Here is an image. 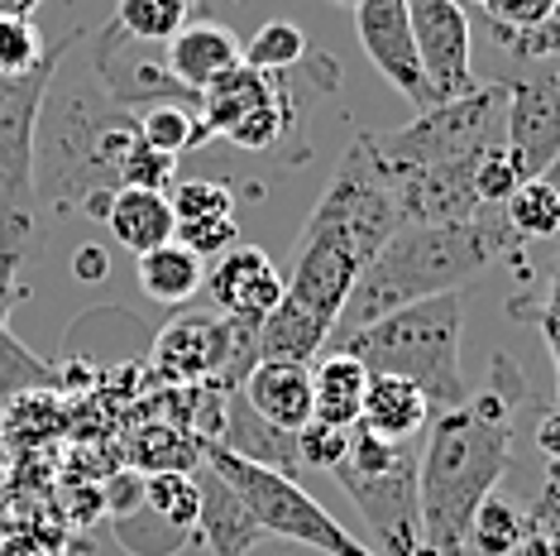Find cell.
<instances>
[{"mask_svg": "<svg viewBox=\"0 0 560 556\" xmlns=\"http://www.w3.org/2000/svg\"><path fill=\"white\" fill-rule=\"evenodd\" d=\"M330 475L369 523L378 556H417V547H422V499H417L412 451L364 432V427H350V451Z\"/></svg>", "mask_w": 560, "mask_h": 556, "instance_id": "cell-5", "label": "cell"}, {"mask_svg": "<svg viewBox=\"0 0 560 556\" xmlns=\"http://www.w3.org/2000/svg\"><path fill=\"white\" fill-rule=\"evenodd\" d=\"M173 240L187 250V255H197L201 264H215L225 255V250H235L240 245V225L235 217H215V221H177V231Z\"/></svg>", "mask_w": 560, "mask_h": 556, "instance_id": "cell-35", "label": "cell"}, {"mask_svg": "<svg viewBox=\"0 0 560 556\" xmlns=\"http://www.w3.org/2000/svg\"><path fill=\"white\" fill-rule=\"evenodd\" d=\"M215 447L235 451V456H245L254 465H269V471H283V475L298 471V447H292V437L273 432L264 417H254L240 394H225V422H221V441H215Z\"/></svg>", "mask_w": 560, "mask_h": 556, "instance_id": "cell-21", "label": "cell"}, {"mask_svg": "<svg viewBox=\"0 0 560 556\" xmlns=\"http://www.w3.org/2000/svg\"><path fill=\"white\" fill-rule=\"evenodd\" d=\"M197 489H201V513H197V542H207L211 556H245L259 547V523L249 509L235 499V489L207 465H197Z\"/></svg>", "mask_w": 560, "mask_h": 556, "instance_id": "cell-15", "label": "cell"}, {"mask_svg": "<svg viewBox=\"0 0 560 556\" xmlns=\"http://www.w3.org/2000/svg\"><path fill=\"white\" fill-rule=\"evenodd\" d=\"M273 101V72H254V68H231L225 78H215L207 92H201V125H207V135H231L240 120L249 116V111L269 106Z\"/></svg>", "mask_w": 560, "mask_h": 556, "instance_id": "cell-22", "label": "cell"}, {"mask_svg": "<svg viewBox=\"0 0 560 556\" xmlns=\"http://www.w3.org/2000/svg\"><path fill=\"white\" fill-rule=\"evenodd\" d=\"M503 149L517 178H546L560 159V78L537 72V78L503 82Z\"/></svg>", "mask_w": 560, "mask_h": 556, "instance_id": "cell-8", "label": "cell"}, {"mask_svg": "<svg viewBox=\"0 0 560 556\" xmlns=\"http://www.w3.org/2000/svg\"><path fill=\"white\" fill-rule=\"evenodd\" d=\"M307 58V34L292 20H269L264 30H254V39L245 44V68L254 72H288Z\"/></svg>", "mask_w": 560, "mask_h": 556, "instance_id": "cell-31", "label": "cell"}, {"mask_svg": "<svg viewBox=\"0 0 560 556\" xmlns=\"http://www.w3.org/2000/svg\"><path fill=\"white\" fill-rule=\"evenodd\" d=\"M483 5H489V0H483Z\"/></svg>", "mask_w": 560, "mask_h": 556, "instance_id": "cell-49", "label": "cell"}, {"mask_svg": "<svg viewBox=\"0 0 560 556\" xmlns=\"http://www.w3.org/2000/svg\"><path fill=\"white\" fill-rule=\"evenodd\" d=\"M20 269H24V255H10V250H0V332H10V312H15L20 302Z\"/></svg>", "mask_w": 560, "mask_h": 556, "instance_id": "cell-39", "label": "cell"}, {"mask_svg": "<svg viewBox=\"0 0 560 556\" xmlns=\"http://www.w3.org/2000/svg\"><path fill=\"white\" fill-rule=\"evenodd\" d=\"M508 317L532 322L546 336L551 360H556V398H560V259H556V278L546 288V298H508Z\"/></svg>", "mask_w": 560, "mask_h": 556, "instance_id": "cell-34", "label": "cell"}, {"mask_svg": "<svg viewBox=\"0 0 560 556\" xmlns=\"http://www.w3.org/2000/svg\"><path fill=\"white\" fill-rule=\"evenodd\" d=\"M215 322L221 317H187L168 322L154 340V374L168 379L177 389H192V384H211L215 374Z\"/></svg>", "mask_w": 560, "mask_h": 556, "instance_id": "cell-14", "label": "cell"}, {"mask_svg": "<svg viewBox=\"0 0 560 556\" xmlns=\"http://www.w3.org/2000/svg\"><path fill=\"white\" fill-rule=\"evenodd\" d=\"M30 389L62 394V374L48 360L34 356L24 340H15L10 332H0V403H10L15 394H30Z\"/></svg>", "mask_w": 560, "mask_h": 556, "instance_id": "cell-29", "label": "cell"}, {"mask_svg": "<svg viewBox=\"0 0 560 556\" xmlns=\"http://www.w3.org/2000/svg\"><path fill=\"white\" fill-rule=\"evenodd\" d=\"M402 231V211L384 178L374 173V163L364 154V139L354 135V144L346 149V159L336 163L326 193L316 197L307 225H302V245H322L336 250L340 259H350L354 269H369L374 255Z\"/></svg>", "mask_w": 560, "mask_h": 556, "instance_id": "cell-7", "label": "cell"}, {"mask_svg": "<svg viewBox=\"0 0 560 556\" xmlns=\"http://www.w3.org/2000/svg\"><path fill=\"white\" fill-rule=\"evenodd\" d=\"M240 398H245L249 413L264 417L273 432L298 437L302 427L312 422V370H302V364L259 360L245 384H240Z\"/></svg>", "mask_w": 560, "mask_h": 556, "instance_id": "cell-12", "label": "cell"}, {"mask_svg": "<svg viewBox=\"0 0 560 556\" xmlns=\"http://www.w3.org/2000/svg\"><path fill=\"white\" fill-rule=\"evenodd\" d=\"M62 432H68V413L48 389L15 394L0 413V441H5L10 456H44Z\"/></svg>", "mask_w": 560, "mask_h": 556, "instance_id": "cell-20", "label": "cell"}, {"mask_svg": "<svg viewBox=\"0 0 560 556\" xmlns=\"http://www.w3.org/2000/svg\"><path fill=\"white\" fill-rule=\"evenodd\" d=\"M187 0H120L110 24L135 44H168L187 24Z\"/></svg>", "mask_w": 560, "mask_h": 556, "instance_id": "cell-28", "label": "cell"}, {"mask_svg": "<svg viewBox=\"0 0 560 556\" xmlns=\"http://www.w3.org/2000/svg\"><path fill=\"white\" fill-rule=\"evenodd\" d=\"M537 451L546 461H560V408H551L537 422Z\"/></svg>", "mask_w": 560, "mask_h": 556, "instance_id": "cell-41", "label": "cell"}, {"mask_svg": "<svg viewBox=\"0 0 560 556\" xmlns=\"http://www.w3.org/2000/svg\"><path fill=\"white\" fill-rule=\"evenodd\" d=\"M503 221L522 245H527V240H556L560 235V193L546 178L517 183V193L503 201Z\"/></svg>", "mask_w": 560, "mask_h": 556, "instance_id": "cell-24", "label": "cell"}, {"mask_svg": "<svg viewBox=\"0 0 560 556\" xmlns=\"http://www.w3.org/2000/svg\"><path fill=\"white\" fill-rule=\"evenodd\" d=\"M364 389H369V370L346 350H326L312 364V417L326 427H350L360 422L364 408Z\"/></svg>", "mask_w": 560, "mask_h": 556, "instance_id": "cell-19", "label": "cell"}, {"mask_svg": "<svg viewBox=\"0 0 560 556\" xmlns=\"http://www.w3.org/2000/svg\"><path fill=\"white\" fill-rule=\"evenodd\" d=\"M546 489H551V495H560V461H551V471H546Z\"/></svg>", "mask_w": 560, "mask_h": 556, "instance_id": "cell-43", "label": "cell"}, {"mask_svg": "<svg viewBox=\"0 0 560 556\" xmlns=\"http://www.w3.org/2000/svg\"><path fill=\"white\" fill-rule=\"evenodd\" d=\"M499 259L513 264L522 283L532 278L527 259H522V240L508 231V221H503V207L479 211L475 221L402 225V231L374 255V264L354 278L346 312L336 317L330 340L360 332V326L388 317V312L412 308V302L460 293L465 283H475V278Z\"/></svg>", "mask_w": 560, "mask_h": 556, "instance_id": "cell-2", "label": "cell"}, {"mask_svg": "<svg viewBox=\"0 0 560 556\" xmlns=\"http://www.w3.org/2000/svg\"><path fill=\"white\" fill-rule=\"evenodd\" d=\"M522 547V509L503 495H489L469 523L465 552L469 556H513Z\"/></svg>", "mask_w": 560, "mask_h": 556, "instance_id": "cell-27", "label": "cell"}, {"mask_svg": "<svg viewBox=\"0 0 560 556\" xmlns=\"http://www.w3.org/2000/svg\"><path fill=\"white\" fill-rule=\"evenodd\" d=\"M44 0H0V20H34Z\"/></svg>", "mask_w": 560, "mask_h": 556, "instance_id": "cell-42", "label": "cell"}, {"mask_svg": "<svg viewBox=\"0 0 560 556\" xmlns=\"http://www.w3.org/2000/svg\"><path fill=\"white\" fill-rule=\"evenodd\" d=\"M412 15V39L422 58V78L431 101H460L479 86L469 68V15L460 0H407Z\"/></svg>", "mask_w": 560, "mask_h": 556, "instance_id": "cell-9", "label": "cell"}, {"mask_svg": "<svg viewBox=\"0 0 560 556\" xmlns=\"http://www.w3.org/2000/svg\"><path fill=\"white\" fill-rule=\"evenodd\" d=\"M135 274H139V288H144L154 302L163 308H177V302L197 298L201 283H207V264L197 255H187L183 245H163V250H149V255L135 259Z\"/></svg>", "mask_w": 560, "mask_h": 556, "instance_id": "cell-23", "label": "cell"}, {"mask_svg": "<svg viewBox=\"0 0 560 556\" xmlns=\"http://www.w3.org/2000/svg\"><path fill=\"white\" fill-rule=\"evenodd\" d=\"M431 422V403L422 389H412L407 379H388V374H369V389H364V408H360V422L364 432L384 437V441H398L407 447L422 427Z\"/></svg>", "mask_w": 560, "mask_h": 556, "instance_id": "cell-17", "label": "cell"}, {"mask_svg": "<svg viewBox=\"0 0 560 556\" xmlns=\"http://www.w3.org/2000/svg\"><path fill=\"white\" fill-rule=\"evenodd\" d=\"M460 556H469V552H460Z\"/></svg>", "mask_w": 560, "mask_h": 556, "instance_id": "cell-48", "label": "cell"}, {"mask_svg": "<svg viewBox=\"0 0 560 556\" xmlns=\"http://www.w3.org/2000/svg\"><path fill=\"white\" fill-rule=\"evenodd\" d=\"M139 139H144L149 149H159V154L168 159H183L192 154V149L207 144V125H201V111H187V106H149L139 111Z\"/></svg>", "mask_w": 560, "mask_h": 556, "instance_id": "cell-25", "label": "cell"}, {"mask_svg": "<svg viewBox=\"0 0 560 556\" xmlns=\"http://www.w3.org/2000/svg\"><path fill=\"white\" fill-rule=\"evenodd\" d=\"M354 30H360V48L369 54V62L384 72V82L393 92L407 96L417 111L436 106L427 92V78H422L407 0H360V5H354Z\"/></svg>", "mask_w": 560, "mask_h": 556, "instance_id": "cell-10", "label": "cell"}, {"mask_svg": "<svg viewBox=\"0 0 560 556\" xmlns=\"http://www.w3.org/2000/svg\"><path fill=\"white\" fill-rule=\"evenodd\" d=\"M144 509L159 513L168 528H177V533L197 537V513H201L197 475H183V471L144 475Z\"/></svg>", "mask_w": 560, "mask_h": 556, "instance_id": "cell-26", "label": "cell"}, {"mask_svg": "<svg viewBox=\"0 0 560 556\" xmlns=\"http://www.w3.org/2000/svg\"><path fill=\"white\" fill-rule=\"evenodd\" d=\"M135 461L139 471L159 475V471H183V475H197L201 465V437H192L187 427H149L135 447Z\"/></svg>", "mask_w": 560, "mask_h": 556, "instance_id": "cell-30", "label": "cell"}, {"mask_svg": "<svg viewBox=\"0 0 560 556\" xmlns=\"http://www.w3.org/2000/svg\"><path fill=\"white\" fill-rule=\"evenodd\" d=\"M173 178H177V159L149 149L144 139L130 149V159H125V169H120V187H144V193H168Z\"/></svg>", "mask_w": 560, "mask_h": 556, "instance_id": "cell-37", "label": "cell"}, {"mask_svg": "<svg viewBox=\"0 0 560 556\" xmlns=\"http://www.w3.org/2000/svg\"><path fill=\"white\" fill-rule=\"evenodd\" d=\"M72 274H78L82 283H101V278L110 274V255L101 245H82L78 255H72Z\"/></svg>", "mask_w": 560, "mask_h": 556, "instance_id": "cell-40", "label": "cell"}, {"mask_svg": "<svg viewBox=\"0 0 560 556\" xmlns=\"http://www.w3.org/2000/svg\"><path fill=\"white\" fill-rule=\"evenodd\" d=\"M0 556H58V542L34 523H10L0 533Z\"/></svg>", "mask_w": 560, "mask_h": 556, "instance_id": "cell-38", "label": "cell"}, {"mask_svg": "<svg viewBox=\"0 0 560 556\" xmlns=\"http://www.w3.org/2000/svg\"><path fill=\"white\" fill-rule=\"evenodd\" d=\"M207 298L221 317H269L278 302L288 298L283 274L259 245H235L207 269Z\"/></svg>", "mask_w": 560, "mask_h": 556, "instance_id": "cell-11", "label": "cell"}, {"mask_svg": "<svg viewBox=\"0 0 560 556\" xmlns=\"http://www.w3.org/2000/svg\"><path fill=\"white\" fill-rule=\"evenodd\" d=\"M173 217L177 221H215V217H235V187L215 183V178H187L168 187Z\"/></svg>", "mask_w": 560, "mask_h": 556, "instance_id": "cell-33", "label": "cell"}, {"mask_svg": "<svg viewBox=\"0 0 560 556\" xmlns=\"http://www.w3.org/2000/svg\"><path fill=\"white\" fill-rule=\"evenodd\" d=\"M201 465L235 489V499L249 509L264 537H283V542H298V547H312L326 556H378L340 518H330L292 475L254 465L245 456H235V451L215 447V441H201Z\"/></svg>", "mask_w": 560, "mask_h": 556, "instance_id": "cell-6", "label": "cell"}, {"mask_svg": "<svg viewBox=\"0 0 560 556\" xmlns=\"http://www.w3.org/2000/svg\"><path fill=\"white\" fill-rule=\"evenodd\" d=\"M116 537H120V547L135 552V556H177L187 542H197V537L168 528L159 513H149L144 503H139L130 518H116Z\"/></svg>", "mask_w": 560, "mask_h": 556, "instance_id": "cell-32", "label": "cell"}, {"mask_svg": "<svg viewBox=\"0 0 560 556\" xmlns=\"http://www.w3.org/2000/svg\"><path fill=\"white\" fill-rule=\"evenodd\" d=\"M187 5H197V0H187Z\"/></svg>", "mask_w": 560, "mask_h": 556, "instance_id": "cell-47", "label": "cell"}, {"mask_svg": "<svg viewBox=\"0 0 560 556\" xmlns=\"http://www.w3.org/2000/svg\"><path fill=\"white\" fill-rule=\"evenodd\" d=\"M546 183H551V187H556V193H560V159L551 163V173H546Z\"/></svg>", "mask_w": 560, "mask_h": 556, "instance_id": "cell-44", "label": "cell"}, {"mask_svg": "<svg viewBox=\"0 0 560 556\" xmlns=\"http://www.w3.org/2000/svg\"><path fill=\"white\" fill-rule=\"evenodd\" d=\"M163 48H168V54H163V68L197 96L207 92L215 78H225L231 68L245 62V44H240L225 24H183Z\"/></svg>", "mask_w": 560, "mask_h": 556, "instance_id": "cell-13", "label": "cell"}, {"mask_svg": "<svg viewBox=\"0 0 560 556\" xmlns=\"http://www.w3.org/2000/svg\"><path fill=\"white\" fill-rule=\"evenodd\" d=\"M330 5H350V10H354V5H360V0H330Z\"/></svg>", "mask_w": 560, "mask_h": 556, "instance_id": "cell-45", "label": "cell"}, {"mask_svg": "<svg viewBox=\"0 0 560 556\" xmlns=\"http://www.w3.org/2000/svg\"><path fill=\"white\" fill-rule=\"evenodd\" d=\"M460 332H465V302L460 293L412 302L402 312L360 326V332L330 340V350H346L364 364L369 374L407 379L422 389L431 413L460 408L469 398L465 364H460Z\"/></svg>", "mask_w": 560, "mask_h": 556, "instance_id": "cell-4", "label": "cell"}, {"mask_svg": "<svg viewBox=\"0 0 560 556\" xmlns=\"http://www.w3.org/2000/svg\"><path fill=\"white\" fill-rule=\"evenodd\" d=\"M135 144V111L116 106L101 86L54 78L34 130V197L54 211H86L92 221H106Z\"/></svg>", "mask_w": 560, "mask_h": 556, "instance_id": "cell-3", "label": "cell"}, {"mask_svg": "<svg viewBox=\"0 0 560 556\" xmlns=\"http://www.w3.org/2000/svg\"><path fill=\"white\" fill-rule=\"evenodd\" d=\"M532 408L527 370L493 350L489 384L460 408L431 422L427 451L417 456V499H422V542L441 556H460L479 503L499 489L517 451V417Z\"/></svg>", "mask_w": 560, "mask_h": 556, "instance_id": "cell-1", "label": "cell"}, {"mask_svg": "<svg viewBox=\"0 0 560 556\" xmlns=\"http://www.w3.org/2000/svg\"><path fill=\"white\" fill-rule=\"evenodd\" d=\"M326 346H330V322H322L307 308H298L292 298H283L269 317L259 322V360L312 370V364L326 356Z\"/></svg>", "mask_w": 560, "mask_h": 556, "instance_id": "cell-18", "label": "cell"}, {"mask_svg": "<svg viewBox=\"0 0 560 556\" xmlns=\"http://www.w3.org/2000/svg\"><path fill=\"white\" fill-rule=\"evenodd\" d=\"M292 447H298V465H312V471H336V465L346 461V451H350V432H346V427H326V422H316V417H312V422L292 437Z\"/></svg>", "mask_w": 560, "mask_h": 556, "instance_id": "cell-36", "label": "cell"}, {"mask_svg": "<svg viewBox=\"0 0 560 556\" xmlns=\"http://www.w3.org/2000/svg\"><path fill=\"white\" fill-rule=\"evenodd\" d=\"M551 78H560V58H556V62H551Z\"/></svg>", "mask_w": 560, "mask_h": 556, "instance_id": "cell-46", "label": "cell"}, {"mask_svg": "<svg viewBox=\"0 0 560 556\" xmlns=\"http://www.w3.org/2000/svg\"><path fill=\"white\" fill-rule=\"evenodd\" d=\"M106 231L120 250L130 255H149V250H163L173 245V231H177V217H173V201L168 193H144V187H120L110 197V211H106Z\"/></svg>", "mask_w": 560, "mask_h": 556, "instance_id": "cell-16", "label": "cell"}]
</instances>
